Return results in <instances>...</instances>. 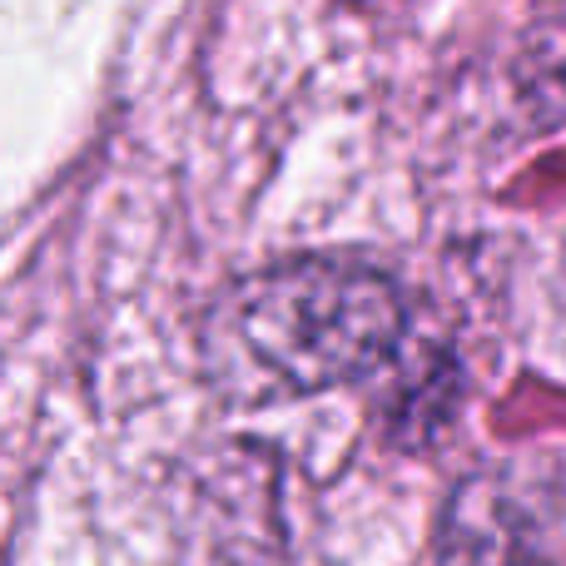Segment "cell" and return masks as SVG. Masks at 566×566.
I'll return each mask as SVG.
<instances>
[{
  "mask_svg": "<svg viewBox=\"0 0 566 566\" xmlns=\"http://www.w3.org/2000/svg\"><path fill=\"white\" fill-rule=\"evenodd\" d=\"M552 303H557V323H562V338H566V254L557 264V293H552Z\"/></svg>",
  "mask_w": 566,
  "mask_h": 566,
  "instance_id": "4",
  "label": "cell"
},
{
  "mask_svg": "<svg viewBox=\"0 0 566 566\" xmlns=\"http://www.w3.org/2000/svg\"><path fill=\"white\" fill-rule=\"evenodd\" d=\"M438 566H566V547L542 532L532 492L507 472L468 478L442 517Z\"/></svg>",
  "mask_w": 566,
  "mask_h": 566,
  "instance_id": "2",
  "label": "cell"
},
{
  "mask_svg": "<svg viewBox=\"0 0 566 566\" xmlns=\"http://www.w3.org/2000/svg\"><path fill=\"white\" fill-rule=\"evenodd\" d=\"M408 333L402 293L358 259H289L229 283L199 328V368L239 408L308 398L388 368Z\"/></svg>",
  "mask_w": 566,
  "mask_h": 566,
  "instance_id": "1",
  "label": "cell"
},
{
  "mask_svg": "<svg viewBox=\"0 0 566 566\" xmlns=\"http://www.w3.org/2000/svg\"><path fill=\"white\" fill-rule=\"evenodd\" d=\"M527 90L547 109H557V119H566V15L552 30H542V35L532 40Z\"/></svg>",
  "mask_w": 566,
  "mask_h": 566,
  "instance_id": "3",
  "label": "cell"
},
{
  "mask_svg": "<svg viewBox=\"0 0 566 566\" xmlns=\"http://www.w3.org/2000/svg\"><path fill=\"white\" fill-rule=\"evenodd\" d=\"M348 6H373V0H348Z\"/></svg>",
  "mask_w": 566,
  "mask_h": 566,
  "instance_id": "5",
  "label": "cell"
}]
</instances>
